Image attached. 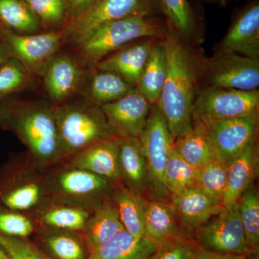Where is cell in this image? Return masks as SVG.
I'll use <instances>...</instances> for the list:
<instances>
[{"label": "cell", "mask_w": 259, "mask_h": 259, "mask_svg": "<svg viewBox=\"0 0 259 259\" xmlns=\"http://www.w3.org/2000/svg\"><path fill=\"white\" fill-rule=\"evenodd\" d=\"M161 40L166 51L167 73L157 105L174 141L193 125L194 102L201 88L203 54L190 45L167 23Z\"/></svg>", "instance_id": "1"}, {"label": "cell", "mask_w": 259, "mask_h": 259, "mask_svg": "<svg viewBox=\"0 0 259 259\" xmlns=\"http://www.w3.org/2000/svg\"><path fill=\"white\" fill-rule=\"evenodd\" d=\"M166 23L187 44L197 47L204 41V32L188 0H158Z\"/></svg>", "instance_id": "27"}, {"label": "cell", "mask_w": 259, "mask_h": 259, "mask_svg": "<svg viewBox=\"0 0 259 259\" xmlns=\"http://www.w3.org/2000/svg\"><path fill=\"white\" fill-rule=\"evenodd\" d=\"M0 129L13 133L26 147L29 156L42 168L60 161L54 108L49 102L2 100Z\"/></svg>", "instance_id": "2"}, {"label": "cell", "mask_w": 259, "mask_h": 259, "mask_svg": "<svg viewBox=\"0 0 259 259\" xmlns=\"http://www.w3.org/2000/svg\"><path fill=\"white\" fill-rule=\"evenodd\" d=\"M45 178L50 198L93 212L111 195L115 185L104 177L64 163L46 168Z\"/></svg>", "instance_id": "6"}, {"label": "cell", "mask_w": 259, "mask_h": 259, "mask_svg": "<svg viewBox=\"0 0 259 259\" xmlns=\"http://www.w3.org/2000/svg\"><path fill=\"white\" fill-rule=\"evenodd\" d=\"M214 52L235 53L259 59V3L253 0L236 15Z\"/></svg>", "instance_id": "15"}, {"label": "cell", "mask_w": 259, "mask_h": 259, "mask_svg": "<svg viewBox=\"0 0 259 259\" xmlns=\"http://www.w3.org/2000/svg\"><path fill=\"white\" fill-rule=\"evenodd\" d=\"M139 140L146 161L150 200L170 201L164 172L175 141L157 105L151 107L146 127Z\"/></svg>", "instance_id": "8"}, {"label": "cell", "mask_w": 259, "mask_h": 259, "mask_svg": "<svg viewBox=\"0 0 259 259\" xmlns=\"http://www.w3.org/2000/svg\"><path fill=\"white\" fill-rule=\"evenodd\" d=\"M48 31L61 30L69 20L66 0H24Z\"/></svg>", "instance_id": "36"}, {"label": "cell", "mask_w": 259, "mask_h": 259, "mask_svg": "<svg viewBox=\"0 0 259 259\" xmlns=\"http://www.w3.org/2000/svg\"><path fill=\"white\" fill-rule=\"evenodd\" d=\"M53 108L59 139V163L97 143L118 136L101 107L84 97H73L60 105H53Z\"/></svg>", "instance_id": "3"}, {"label": "cell", "mask_w": 259, "mask_h": 259, "mask_svg": "<svg viewBox=\"0 0 259 259\" xmlns=\"http://www.w3.org/2000/svg\"><path fill=\"white\" fill-rule=\"evenodd\" d=\"M179 222L187 233L208 221L221 207L213 202L198 187L187 189L170 197Z\"/></svg>", "instance_id": "20"}, {"label": "cell", "mask_w": 259, "mask_h": 259, "mask_svg": "<svg viewBox=\"0 0 259 259\" xmlns=\"http://www.w3.org/2000/svg\"><path fill=\"white\" fill-rule=\"evenodd\" d=\"M201 87L253 91L259 87V59L230 52L202 56Z\"/></svg>", "instance_id": "9"}, {"label": "cell", "mask_w": 259, "mask_h": 259, "mask_svg": "<svg viewBox=\"0 0 259 259\" xmlns=\"http://www.w3.org/2000/svg\"><path fill=\"white\" fill-rule=\"evenodd\" d=\"M156 40L144 38L131 42L104 58L94 66L115 73L136 88Z\"/></svg>", "instance_id": "18"}, {"label": "cell", "mask_w": 259, "mask_h": 259, "mask_svg": "<svg viewBox=\"0 0 259 259\" xmlns=\"http://www.w3.org/2000/svg\"><path fill=\"white\" fill-rule=\"evenodd\" d=\"M195 259H248L247 255L237 254H223L214 253L197 247Z\"/></svg>", "instance_id": "42"}, {"label": "cell", "mask_w": 259, "mask_h": 259, "mask_svg": "<svg viewBox=\"0 0 259 259\" xmlns=\"http://www.w3.org/2000/svg\"><path fill=\"white\" fill-rule=\"evenodd\" d=\"M228 166L217 159L197 169V185L213 202L223 207L227 185Z\"/></svg>", "instance_id": "35"}, {"label": "cell", "mask_w": 259, "mask_h": 259, "mask_svg": "<svg viewBox=\"0 0 259 259\" xmlns=\"http://www.w3.org/2000/svg\"><path fill=\"white\" fill-rule=\"evenodd\" d=\"M111 197L124 229L136 237H144L148 200L135 194L122 183L114 185Z\"/></svg>", "instance_id": "29"}, {"label": "cell", "mask_w": 259, "mask_h": 259, "mask_svg": "<svg viewBox=\"0 0 259 259\" xmlns=\"http://www.w3.org/2000/svg\"><path fill=\"white\" fill-rule=\"evenodd\" d=\"M122 230L124 227L110 195L90 216L81 233L91 251L111 241Z\"/></svg>", "instance_id": "28"}, {"label": "cell", "mask_w": 259, "mask_h": 259, "mask_svg": "<svg viewBox=\"0 0 259 259\" xmlns=\"http://www.w3.org/2000/svg\"><path fill=\"white\" fill-rule=\"evenodd\" d=\"M31 75L15 58L0 66V101L28 86Z\"/></svg>", "instance_id": "37"}, {"label": "cell", "mask_w": 259, "mask_h": 259, "mask_svg": "<svg viewBox=\"0 0 259 259\" xmlns=\"http://www.w3.org/2000/svg\"><path fill=\"white\" fill-rule=\"evenodd\" d=\"M166 51L161 39L153 44L136 88L151 105H156L166 81Z\"/></svg>", "instance_id": "31"}, {"label": "cell", "mask_w": 259, "mask_h": 259, "mask_svg": "<svg viewBox=\"0 0 259 259\" xmlns=\"http://www.w3.org/2000/svg\"><path fill=\"white\" fill-rule=\"evenodd\" d=\"M204 124L216 159L227 166L258 139L259 114Z\"/></svg>", "instance_id": "13"}, {"label": "cell", "mask_w": 259, "mask_h": 259, "mask_svg": "<svg viewBox=\"0 0 259 259\" xmlns=\"http://www.w3.org/2000/svg\"><path fill=\"white\" fill-rule=\"evenodd\" d=\"M170 201H148L145 219L144 237L156 245L185 237Z\"/></svg>", "instance_id": "25"}, {"label": "cell", "mask_w": 259, "mask_h": 259, "mask_svg": "<svg viewBox=\"0 0 259 259\" xmlns=\"http://www.w3.org/2000/svg\"><path fill=\"white\" fill-rule=\"evenodd\" d=\"M258 168V139L228 165L227 185L223 207L237 203L241 194L253 184Z\"/></svg>", "instance_id": "23"}, {"label": "cell", "mask_w": 259, "mask_h": 259, "mask_svg": "<svg viewBox=\"0 0 259 259\" xmlns=\"http://www.w3.org/2000/svg\"><path fill=\"white\" fill-rule=\"evenodd\" d=\"M0 23L19 34L37 33L40 20L24 0H0Z\"/></svg>", "instance_id": "32"}, {"label": "cell", "mask_w": 259, "mask_h": 259, "mask_svg": "<svg viewBox=\"0 0 259 259\" xmlns=\"http://www.w3.org/2000/svg\"><path fill=\"white\" fill-rule=\"evenodd\" d=\"M97 1V0H66L69 9V20L81 15Z\"/></svg>", "instance_id": "41"}, {"label": "cell", "mask_w": 259, "mask_h": 259, "mask_svg": "<svg viewBox=\"0 0 259 259\" xmlns=\"http://www.w3.org/2000/svg\"><path fill=\"white\" fill-rule=\"evenodd\" d=\"M259 114V92L201 87L193 110V120L203 123Z\"/></svg>", "instance_id": "10"}, {"label": "cell", "mask_w": 259, "mask_h": 259, "mask_svg": "<svg viewBox=\"0 0 259 259\" xmlns=\"http://www.w3.org/2000/svg\"><path fill=\"white\" fill-rule=\"evenodd\" d=\"M1 26V25H0ZM11 55H10V51L5 45L3 39L0 37V66L4 64L5 61L10 59Z\"/></svg>", "instance_id": "43"}, {"label": "cell", "mask_w": 259, "mask_h": 259, "mask_svg": "<svg viewBox=\"0 0 259 259\" xmlns=\"http://www.w3.org/2000/svg\"><path fill=\"white\" fill-rule=\"evenodd\" d=\"M175 148L196 169L216 159L207 127L199 120H193L192 129L175 140Z\"/></svg>", "instance_id": "30"}, {"label": "cell", "mask_w": 259, "mask_h": 259, "mask_svg": "<svg viewBox=\"0 0 259 259\" xmlns=\"http://www.w3.org/2000/svg\"><path fill=\"white\" fill-rule=\"evenodd\" d=\"M135 88L115 73L91 66L87 71L79 95L102 107L122 98Z\"/></svg>", "instance_id": "22"}, {"label": "cell", "mask_w": 259, "mask_h": 259, "mask_svg": "<svg viewBox=\"0 0 259 259\" xmlns=\"http://www.w3.org/2000/svg\"><path fill=\"white\" fill-rule=\"evenodd\" d=\"M45 172L27 152L10 156L0 164V202L17 212H33L49 198Z\"/></svg>", "instance_id": "4"}, {"label": "cell", "mask_w": 259, "mask_h": 259, "mask_svg": "<svg viewBox=\"0 0 259 259\" xmlns=\"http://www.w3.org/2000/svg\"><path fill=\"white\" fill-rule=\"evenodd\" d=\"M31 236L32 241L54 259H86L90 253L81 232L35 226Z\"/></svg>", "instance_id": "19"}, {"label": "cell", "mask_w": 259, "mask_h": 259, "mask_svg": "<svg viewBox=\"0 0 259 259\" xmlns=\"http://www.w3.org/2000/svg\"><path fill=\"white\" fill-rule=\"evenodd\" d=\"M0 37L11 57L20 61L31 76H42L48 63L64 45L61 30L19 34L1 25Z\"/></svg>", "instance_id": "12"}, {"label": "cell", "mask_w": 259, "mask_h": 259, "mask_svg": "<svg viewBox=\"0 0 259 259\" xmlns=\"http://www.w3.org/2000/svg\"><path fill=\"white\" fill-rule=\"evenodd\" d=\"M0 25H1V24H0Z\"/></svg>", "instance_id": "46"}, {"label": "cell", "mask_w": 259, "mask_h": 259, "mask_svg": "<svg viewBox=\"0 0 259 259\" xmlns=\"http://www.w3.org/2000/svg\"><path fill=\"white\" fill-rule=\"evenodd\" d=\"M0 259H10L8 254L0 247Z\"/></svg>", "instance_id": "44"}, {"label": "cell", "mask_w": 259, "mask_h": 259, "mask_svg": "<svg viewBox=\"0 0 259 259\" xmlns=\"http://www.w3.org/2000/svg\"><path fill=\"white\" fill-rule=\"evenodd\" d=\"M0 247L10 259H54L29 238L0 235Z\"/></svg>", "instance_id": "39"}, {"label": "cell", "mask_w": 259, "mask_h": 259, "mask_svg": "<svg viewBox=\"0 0 259 259\" xmlns=\"http://www.w3.org/2000/svg\"><path fill=\"white\" fill-rule=\"evenodd\" d=\"M240 218L250 253H258L259 245V197L253 183L237 202Z\"/></svg>", "instance_id": "33"}, {"label": "cell", "mask_w": 259, "mask_h": 259, "mask_svg": "<svg viewBox=\"0 0 259 259\" xmlns=\"http://www.w3.org/2000/svg\"><path fill=\"white\" fill-rule=\"evenodd\" d=\"M158 0H97L61 29L64 45L79 47L107 24L134 15H152Z\"/></svg>", "instance_id": "7"}, {"label": "cell", "mask_w": 259, "mask_h": 259, "mask_svg": "<svg viewBox=\"0 0 259 259\" xmlns=\"http://www.w3.org/2000/svg\"><path fill=\"white\" fill-rule=\"evenodd\" d=\"M164 182L170 197L187 189L198 187L197 169L183 159L175 148L170 151L164 172Z\"/></svg>", "instance_id": "34"}, {"label": "cell", "mask_w": 259, "mask_h": 259, "mask_svg": "<svg viewBox=\"0 0 259 259\" xmlns=\"http://www.w3.org/2000/svg\"><path fill=\"white\" fill-rule=\"evenodd\" d=\"M152 106L136 88L125 96L102 105L101 108L117 136L139 139Z\"/></svg>", "instance_id": "16"}, {"label": "cell", "mask_w": 259, "mask_h": 259, "mask_svg": "<svg viewBox=\"0 0 259 259\" xmlns=\"http://www.w3.org/2000/svg\"><path fill=\"white\" fill-rule=\"evenodd\" d=\"M215 1H216V0H215Z\"/></svg>", "instance_id": "47"}, {"label": "cell", "mask_w": 259, "mask_h": 259, "mask_svg": "<svg viewBox=\"0 0 259 259\" xmlns=\"http://www.w3.org/2000/svg\"><path fill=\"white\" fill-rule=\"evenodd\" d=\"M151 16L134 15L107 24L75 50L83 61L94 66L131 42L144 38L161 39L167 24Z\"/></svg>", "instance_id": "5"}, {"label": "cell", "mask_w": 259, "mask_h": 259, "mask_svg": "<svg viewBox=\"0 0 259 259\" xmlns=\"http://www.w3.org/2000/svg\"><path fill=\"white\" fill-rule=\"evenodd\" d=\"M93 212L73 204L49 199L28 214L35 226L81 232Z\"/></svg>", "instance_id": "21"}, {"label": "cell", "mask_w": 259, "mask_h": 259, "mask_svg": "<svg viewBox=\"0 0 259 259\" xmlns=\"http://www.w3.org/2000/svg\"><path fill=\"white\" fill-rule=\"evenodd\" d=\"M220 1L223 2V1H227V0H220Z\"/></svg>", "instance_id": "45"}, {"label": "cell", "mask_w": 259, "mask_h": 259, "mask_svg": "<svg viewBox=\"0 0 259 259\" xmlns=\"http://www.w3.org/2000/svg\"><path fill=\"white\" fill-rule=\"evenodd\" d=\"M120 136L104 140L63 162L107 179L114 185L121 183L119 170Z\"/></svg>", "instance_id": "17"}, {"label": "cell", "mask_w": 259, "mask_h": 259, "mask_svg": "<svg viewBox=\"0 0 259 259\" xmlns=\"http://www.w3.org/2000/svg\"><path fill=\"white\" fill-rule=\"evenodd\" d=\"M192 233L197 246L202 249L223 254L249 255L238 203L221 207Z\"/></svg>", "instance_id": "11"}, {"label": "cell", "mask_w": 259, "mask_h": 259, "mask_svg": "<svg viewBox=\"0 0 259 259\" xmlns=\"http://www.w3.org/2000/svg\"><path fill=\"white\" fill-rule=\"evenodd\" d=\"M35 225L28 214L8 208L0 202V235L29 238Z\"/></svg>", "instance_id": "38"}, {"label": "cell", "mask_w": 259, "mask_h": 259, "mask_svg": "<svg viewBox=\"0 0 259 259\" xmlns=\"http://www.w3.org/2000/svg\"><path fill=\"white\" fill-rule=\"evenodd\" d=\"M156 245L146 237H136L125 229L107 243L94 248L86 259H148Z\"/></svg>", "instance_id": "26"}, {"label": "cell", "mask_w": 259, "mask_h": 259, "mask_svg": "<svg viewBox=\"0 0 259 259\" xmlns=\"http://www.w3.org/2000/svg\"><path fill=\"white\" fill-rule=\"evenodd\" d=\"M197 247L186 236L180 237L158 245L148 259H195Z\"/></svg>", "instance_id": "40"}, {"label": "cell", "mask_w": 259, "mask_h": 259, "mask_svg": "<svg viewBox=\"0 0 259 259\" xmlns=\"http://www.w3.org/2000/svg\"><path fill=\"white\" fill-rule=\"evenodd\" d=\"M87 71L72 56H54L42 75L51 105H60L79 95Z\"/></svg>", "instance_id": "14"}, {"label": "cell", "mask_w": 259, "mask_h": 259, "mask_svg": "<svg viewBox=\"0 0 259 259\" xmlns=\"http://www.w3.org/2000/svg\"><path fill=\"white\" fill-rule=\"evenodd\" d=\"M119 170L121 183L126 188L135 194L147 195V171L139 139L120 137Z\"/></svg>", "instance_id": "24"}]
</instances>
